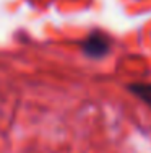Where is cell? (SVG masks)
<instances>
[{
  "label": "cell",
  "instance_id": "cell-1",
  "mask_svg": "<svg viewBox=\"0 0 151 153\" xmlns=\"http://www.w3.org/2000/svg\"><path fill=\"white\" fill-rule=\"evenodd\" d=\"M83 52L85 56L91 57V59H101L109 52V39L106 34L99 31H94L86 38L83 42Z\"/></svg>",
  "mask_w": 151,
  "mask_h": 153
},
{
  "label": "cell",
  "instance_id": "cell-2",
  "mask_svg": "<svg viewBox=\"0 0 151 153\" xmlns=\"http://www.w3.org/2000/svg\"><path fill=\"white\" fill-rule=\"evenodd\" d=\"M128 90L151 108V83H133L128 86Z\"/></svg>",
  "mask_w": 151,
  "mask_h": 153
}]
</instances>
